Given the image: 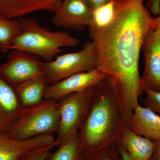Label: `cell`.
<instances>
[{
	"mask_svg": "<svg viewBox=\"0 0 160 160\" xmlns=\"http://www.w3.org/2000/svg\"><path fill=\"white\" fill-rule=\"evenodd\" d=\"M125 122L107 80L97 86L89 114L78 136L82 152L87 156L116 145Z\"/></svg>",
	"mask_w": 160,
	"mask_h": 160,
	"instance_id": "cell-2",
	"label": "cell"
},
{
	"mask_svg": "<svg viewBox=\"0 0 160 160\" xmlns=\"http://www.w3.org/2000/svg\"><path fill=\"white\" fill-rule=\"evenodd\" d=\"M132 160H150L154 153L156 142L139 135L124 126L121 140Z\"/></svg>",
	"mask_w": 160,
	"mask_h": 160,
	"instance_id": "cell-15",
	"label": "cell"
},
{
	"mask_svg": "<svg viewBox=\"0 0 160 160\" xmlns=\"http://www.w3.org/2000/svg\"><path fill=\"white\" fill-rule=\"evenodd\" d=\"M55 146H57L56 143L30 152L18 160H48L50 151Z\"/></svg>",
	"mask_w": 160,
	"mask_h": 160,
	"instance_id": "cell-21",
	"label": "cell"
},
{
	"mask_svg": "<svg viewBox=\"0 0 160 160\" xmlns=\"http://www.w3.org/2000/svg\"><path fill=\"white\" fill-rule=\"evenodd\" d=\"M60 0H0V15L10 19L20 18L40 11L54 12Z\"/></svg>",
	"mask_w": 160,
	"mask_h": 160,
	"instance_id": "cell-14",
	"label": "cell"
},
{
	"mask_svg": "<svg viewBox=\"0 0 160 160\" xmlns=\"http://www.w3.org/2000/svg\"><path fill=\"white\" fill-rule=\"evenodd\" d=\"M58 149L50 153L49 160H78L82 152L81 142L78 135L72 137L58 147Z\"/></svg>",
	"mask_w": 160,
	"mask_h": 160,
	"instance_id": "cell-18",
	"label": "cell"
},
{
	"mask_svg": "<svg viewBox=\"0 0 160 160\" xmlns=\"http://www.w3.org/2000/svg\"><path fill=\"white\" fill-rule=\"evenodd\" d=\"M45 62L32 53L11 50L6 62L0 66V76L12 86L45 74Z\"/></svg>",
	"mask_w": 160,
	"mask_h": 160,
	"instance_id": "cell-7",
	"label": "cell"
},
{
	"mask_svg": "<svg viewBox=\"0 0 160 160\" xmlns=\"http://www.w3.org/2000/svg\"><path fill=\"white\" fill-rule=\"evenodd\" d=\"M118 148L120 154L122 156L123 160H132L128 155L126 149L124 148V147L120 143H118Z\"/></svg>",
	"mask_w": 160,
	"mask_h": 160,
	"instance_id": "cell-25",
	"label": "cell"
},
{
	"mask_svg": "<svg viewBox=\"0 0 160 160\" xmlns=\"http://www.w3.org/2000/svg\"><path fill=\"white\" fill-rule=\"evenodd\" d=\"M92 9L101 7L108 2L109 0H86Z\"/></svg>",
	"mask_w": 160,
	"mask_h": 160,
	"instance_id": "cell-23",
	"label": "cell"
},
{
	"mask_svg": "<svg viewBox=\"0 0 160 160\" xmlns=\"http://www.w3.org/2000/svg\"><path fill=\"white\" fill-rule=\"evenodd\" d=\"M18 19H10L0 15V51L7 53L12 40L22 32Z\"/></svg>",
	"mask_w": 160,
	"mask_h": 160,
	"instance_id": "cell-17",
	"label": "cell"
},
{
	"mask_svg": "<svg viewBox=\"0 0 160 160\" xmlns=\"http://www.w3.org/2000/svg\"><path fill=\"white\" fill-rule=\"evenodd\" d=\"M144 2L124 0L107 25L89 31L96 52V68L106 76L125 121L145 91L139 70L140 53L154 18Z\"/></svg>",
	"mask_w": 160,
	"mask_h": 160,
	"instance_id": "cell-1",
	"label": "cell"
},
{
	"mask_svg": "<svg viewBox=\"0 0 160 160\" xmlns=\"http://www.w3.org/2000/svg\"><path fill=\"white\" fill-rule=\"evenodd\" d=\"M98 84L84 91L72 93L58 102L60 115L55 140L58 147L78 135L89 114Z\"/></svg>",
	"mask_w": 160,
	"mask_h": 160,
	"instance_id": "cell-5",
	"label": "cell"
},
{
	"mask_svg": "<svg viewBox=\"0 0 160 160\" xmlns=\"http://www.w3.org/2000/svg\"><path fill=\"white\" fill-rule=\"evenodd\" d=\"M152 29L160 31V14L158 18L153 19Z\"/></svg>",
	"mask_w": 160,
	"mask_h": 160,
	"instance_id": "cell-26",
	"label": "cell"
},
{
	"mask_svg": "<svg viewBox=\"0 0 160 160\" xmlns=\"http://www.w3.org/2000/svg\"><path fill=\"white\" fill-rule=\"evenodd\" d=\"M97 54L93 42H86L80 51L57 56L45 62V74L49 84L76 73L96 68Z\"/></svg>",
	"mask_w": 160,
	"mask_h": 160,
	"instance_id": "cell-6",
	"label": "cell"
},
{
	"mask_svg": "<svg viewBox=\"0 0 160 160\" xmlns=\"http://www.w3.org/2000/svg\"><path fill=\"white\" fill-rule=\"evenodd\" d=\"M156 147L151 160H160V140L155 141Z\"/></svg>",
	"mask_w": 160,
	"mask_h": 160,
	"instance_id": "cell-24",
	"label": "cell"
},
{
	"mask_svg": "<svg viewBox=\"0 0 160 160\" xmlns=\"http://www.w3.org/2000/svg\"><path fill=\"white\" fill-rule=\"evenodd\" d=\"M106 79L105 75L97 68L76 73L50 84L45 93L44 99L61 100L72 93L84 91Z\"/></svg>",
	"mask_w": 160,
	"mask_h": 160,
	"instance_id": "cell-9",
	"label": "cell"
},
{
	"mask_svg": "<svg viewBox=\"0 0 160 160\" xmlns=\"http://www.w3.org/2000/svg\"><path fill=\"white\" fill-rule=\"evenodd\" d=\"M60 122L57 101L45 100L38 105L24 107L13 126L6 135L23 140L57 132Z\"/></svg>",
	"mask_w": 160,
	"mask_h": 160,
	"instance_id": "cell-4",
	"label": "cell"
},
{
	"mask_svg": "<svg viewBox=\"0 0 160 160\" xmlns=\"http://www.w3.org/2000/svg\"><path fill=\"white\" fill-rule=\"evenodd\" d=\"M22 32L12 41L10 50L27 52L44 62L54 59L64 47H75L80 41L66 31H52L32 18L18 19Z\"/></svg>",
	"mask_w": 160,
	"mask_h": 160,
	"instance_id": "cell-3",
	"label": "cell"
},
{
	"mask_svg": "<svg viewBox=\"0 0 160 160\" xmlns=\"http://www.w3.org/2000/svg\"><path fill=\"white\" fill-rule=\"evenodd\" d=\"M86 156V160H123L118 144L109 146L96 154Z\"/></svg>",
	"mask_w": 160,
	"mask_h": 160,
	"instance_id": "cell-19",
	"label": "cell"
},
{
	"mask_svg": "<svg viewBox=\"0 0 160 160\" xmlns=\"http://www.w3.org/2000/svg\"><path fill=\"white\" fill-rule=\"evenodd\" d=\"M23 108L14 87L0 76V133L10 130Z\"/></svg>",
	"mask_w": 160,
	"mask_h": 160,
	"instance_id": "cell-12",
	"label": "cell"
},
{
	"mask_svg": "<svg viewBox=\"0 0 160 160\" xmlns=\"http://www.w3.org/2000/svg\"><path fill=\"white\" fill-rule=\"evenodd\" d=\"M78 160H86V155L83 152H81Z\"/></svg>",
	"mask_w": 160,
	"mask_h": 160,
	"instance_id": "cell-27",
	"label": "cell"
},
{
	"mask_svg": "<svg viewBox=\"0 0 160 160\" xmlns=\"http://www.w3.org/2000/svg\"><path fill=\"white\" fill-rule=\"evenodd\" d=\"M146 96L144 104L156 113L160 114V91H155L146 87L145 91Z\"/></svg>",
	"mask_w": 160,
	"mask_h": 160,
	"instance_id": "cell-20",
	"label": "cell"
},
{
	"mask_svg": "<svg viewBox=\"0 0 160 160\" xmlns=\"http://www.w3.org/2000/svg\"><path fill=\"white\" fill-rule=\"evenodd\" d=\"M53 134H44L23 140L9 138L0 133V160H18L26 153L55 144Z\"/></svg>",
	"mask_w": 160,
	"mask_h": 160,
	"instance_id": "cell-11",
	"label": "cell"
},
{
	"mask_svg": "<svg viewBox=\"0 0 160 160\" xmlns=\"http://www.w3.org/2000/svg\"><path fill=\"white\" fill-rule=\"evenodd\" d=\"M92 10L86 0H60L51 22L64 29L82 31L89 26Z\"/></svg>",
	"mask_w": 160,
	"mask_h": 160,
	"instance_id": "cell-8",
	"label": "cell"
},
{
	"mask_svg": "<svg viewBox=\"0 0 160 160\" xmlns=\"http://www.w3.org/2000/svg\"><path fill=\"white\" fill-rule=\"evenodd\" d=\"M49 86L45 74L26 81L14 86L20 102L23 107L38 105L44 99Z\"/></svg>",
	"mask_w": 160,
	"mask_h": 160,
	"instance_id": "cell-16",
	"label": "cell"
},
{
	"mask_svg": "<svg viewBox=\"0 0 160 160\" xmlns=\"http://www.w3.org/2000/svg\"><path fill=\"white\" fill-rule=\"evenodd\" d=\"M145 68L142 77L143 85L155 91H160V31L151 29L143 42Z\"/></svg>",
	"mask_w": 160,
	"mask_h": 160,
	"instance_id": "cell-10",
	"label": "cell"
},
{
	"mask_svg": "<svg viewBox=\"0 0 160 160\" xmlns=\"http://www.w3.org/2000/svg\"><path fill=\"white\" fill-rule=\"evenodd\" d=\"M125 125L139 135L153 141L160 140V117L149 108L138 105Z\"/></svg>",
	"mask_w": 160,
	"mask_h": 160,
	"instance_id": "cell-13",
	"label": "cell"
},
{
	"mask_svg": "<svg viewBox=\"0 0 160 160\" xmlns=\"http://www.w3.org/2000/svg\"><path fill=\"white\" fill-rule=\"evenodd\" d=\"M147 7L153 15L160 14V0H149L147 2Z\"/></svg>",
	"mask_w": 160,
	"mask_h": 160,
	"instance_id": "cell-22",
	"label": "cell"
}]
</instances>
